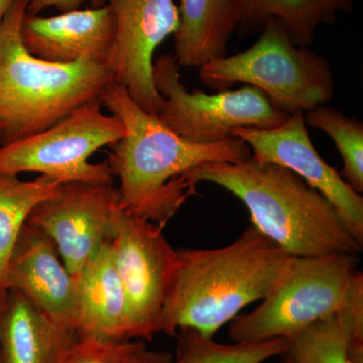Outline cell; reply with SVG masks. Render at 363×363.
Instances as JSON below:
<instances>
[{"label":"cell","mask_w":363,"mask_h":363,"mask_svg":"<svg viewBox=\"0 0 363 363\" xmlns=\"http://www.w3.org/2000/svg\"><path fill=\"white\" fill-rule=\"evenodd\" d=\"M100 102L121 119L124 135L109 145L106 161L119 179V205L124 212L164 228L196 189L184 180L189 169L208 162H240L252 157L238 138L198 143L167 128L143 111L123 86L111 82Z\"/></svg>","instance_id":"obj_1"},{"label":"cell","mask_w":363,"mask_h":363,"mask_svg":"<svg viewBox=\"0 0 363 363\" xmlns=\"http://www.w3.org/2000/svg\"><path fill=\"white\" fill-rule=\"evenodd\" d=\"M177 253L161 332L176 336L179 329L191 328L209 338L243 308L266 297L294 257L252 225L226 247Z\"/></svg>","instance_id":"obj_2"},{"label":"cell","mask_w":363,"mask_h":363,"mask_svg":"<svg viewBox=\"0 0 363 363\" xmlns=\"http://www.w3.org/2000/svg\"><path fill=\"white\" fill-rule=\"evenodd\" d=\"M184 180L196 189L209 182L245 204L260 233L292 257L362 250L336 207L290 169L250 157L240 162H208L189 169Z\"/></svg>","instance_id":"obj_3"},{"label":"cell","mask_w":363,"mask_h":363,"mask_svg":"<svg viewBox=\"0 0 363 363\" xmlns=\"http://www.w3.org/2000/svg\"><path fill=\"white\" fill-rule=\"evenodd\" d=\"M30 0H13L0 23V143L48 130L79 107L100 100L112 81L104 64L44 61L26 51L21 23Z\"/></svg>","instance_id":"obj_4"},{"label":"cell","mask_w":363,"mask_h":363,"mask_svg":"<svg viewBox=\"0 0 363 363\" xmlns=\"http://www.w3.org/2000/svg\"><path fill=\"white\" fill-rule=\"evenodd\" d=\"M203 84L224 91L236 83L262 90L279 111L305 113L334 97L330 63L309 48L300 47L274 18L245 51L208 62L199 68Z\"/></svg>","instance_id":"obj_5"},{"label":"cell","mask_w":363,"mask_h":363,"mask_svg":"<svg viewBox=\"0 0 363 363\" xmlns=\"http://www.w3.org/2000/svg\"><path fill=\"white\" fill-rule=\"evenodd\" d=\"M358 255L350 253L294 257L262 304L230 322L229 338L234 342L289 339L332 316L358 272Z\"/></svg>","instance_id":"obj_6"},{"label":"cell","mask_w":363,"mask_h":363,"mask_svg":"<svg viewBox=\"0 0 363 363\" xmlns=\"http://www.w3.org/2000/svg\"><path fill=\"white\" fill-rule=\"evenodd\" d=\"M102 106L100 100L90 102L48 130L0 145V173H40L61 184L113 182L106 160L89 162L125 133L121 119L104 114Z\"/></svg>","instance_id":"obj_7"},{"label":"cell","mask_w":363,"mask_h":363,"mask_svg":"<svg viewBox=\"0 0 363 363\" xmlns=\"http://www.w3.org/2000/svg\"><path fill=\"white\" fill-rule=\"evenodd\" d=\"M174 54L157 57L152 67L155 86L162 99L160 121L177 135L198 143H215L233 138L238 128L269 130L285 123L262 90L245 85L238 90L207 94L189 92L181 82Z\"/></svg>","instance_id":"obj_8"},{"label":"cell","mask_w":363,"mask_h":363,"mask_svg":"<svg viewBox=\"0 0 363 363\" xmlns=\"http://www.w3.org/2000/svg\"><path fill=\"white\" fill-rule=\"evenodd\" d=\"M162 230L123 209L117 216L111 243L128 297L133 340H150L161 332L162 307L178 257Z\"/></svg>","instance_id":"obj_9"},{"label":"cell","mask_w":363,"mask_h":363,"mask_svg":"<svg viewBox=\"0 0 363 363\" xmlns=\"http://www.w3.org/2000/svg\"><path fill=\"white\" fill-rule=\"evenodd\" d=\"M121 209L113 182H73L62 184L56 195L35 206L26 223L51 238L76 279L100 247L113 240Z\"/></svg>","instance_id":"obj_10"},{"label":"cell","mask_w":363,"mask_h":363,"mask_svg":"<svg viewBox=\"0 0 363 363\" xmlns=\"http://www.w3.org/2000/svg\"><path fill=\"white\" fill-rule=\"evenodd\" d=\"M116 21V37L105 67L143 111L159 116L162 97L152 75L154 54L180 26L173 0H105Z\"/></svg>","instance_id":"obj_11"},{"label":"cell","mask_w":363,"mask_h":363,"mask_svg":"<svg viewBox=\"0 0 363 363\" xmlns=\"http://www.w3.org/2000/svg\"><path fill=\"white\" fill-rule=\"evenodd\" d=\"M231 136L247 143L253 159L290 169L319 191L336 207L355 240L363 245V197L317 152L304 113L291 114L285 123L269 130L235 128Z\"/></svg>","instance_id":"obj_12"},{"label":"cell","mask_w":363,"mask_h":363,"mask_svg":"<svg viewBox=\"0 0 363 363\" xmlns=\"http://www.w3.org/2000/svg\"><path fill=\"white\" fill-rule=\"evenodd\" d=\"M0 290L18 291L52 320L75 330L77 281L54 241L37 226L26 223L21 229Z\"/></svg>","instance_id":"obj_13"},{"label":"cell","mask_w":363,"mask_h":363,"mask_svg":"<svg viewBox=\"0 0 363 363\" xmlns=\"http://www.w3.org/2000/svg\"><path fill=\"white\" fill-rule=\"evenodd\" d=\"M21 37L26 51L44 61L73 64L90 60L105 65L116 37V21L107 4L50 18L26 13Z\"/></svg>","instance_id":"obj_14"},{"label":"cell","mask_w":363,"mask_h":363,"mask_svg":"<svg viewBox=\"0 0 363 363\" xmlns=\"http://www.w3.org/2000/svg\"><path fill=\"white\" fill-rule=\"evenodd\" d=\"M77 332L13 290H0V363H62Z\"/></svg>","instance_id":"obj_15"},{"label":"cell","mask_w":363,"mask_h":363,"mask_svg":"<svg viewBox=\"0 0 363 363\" xmlns=\"http://www.w3.org/2000/svg\"><path fill=\"white\" fill-rule=\"evenodd\" d=\"M79 337L131 341L128 297L117 271L111 241L104 243L76 279Z\"/></svg>","instance_id":"obj_16"},{"label":"cell","mask_w":363,"mask_h":363,"mask_svg":"<svg viewBox=\"0 0 363 363\" xmlns=\"http://www.w3.org/2000/svg\"><path fill=\"white\" fill-rule=\"evenodd\" d=\"M180 26L175 37L179 67L198 68L228 55L240 26L233 0H181Z\"/></svg>","instance_id":"obj_17"},{"label":"cell","mask_w":363,"mask_h":363,"mask_svg":"<svg viewBox=\"0 0 363 363\" xmlns=\"http://www.w3.org/2000/svg\"><path fill=\"white\" fill-rule=\"evenodd\" d=\"M245 35L262 30L269 18L278 21L294 42L309 48L317 30L331 26L342 13H352L354 0H233Z\"/></svg>","instance_id":"obj_18"},{"label":"cell","mask_w":363,"mask_h":363,"mask_svg":"<svg viewBox=\"0 0 363 363\" xmlns=\"http://www.w3.org/2000/svg\"><path fill=\"white\" fill-rule=\"evenodd\" d=\"M61 185L44 175L23 181L16 174L0 173V281L28 216L40 203L56 195Z\"/></svg>","instance_id":"obj_19"},{"label":"cell","mask_w":363,"mask_h":363,"mask_svg":"<svg viewBox=\"0 0 363 363\" xmlns=\"http://www.w3.org/2000/svg\"><path fill=\"white\" fill-rule=\"evenodd\" d=\"M173 363H264L289 348L286 338L221 344L191 328L179 329Z\"/></svg>","instance_id":"obj_20"},{"label":"cell","mask_w":363,"mask_h":363,"mask_svg":"<svg viewBox=\"0 0 363 363\" xmlns=\"http://www.w3.org/2000/svg\"><path fill=\"white\" fill-rule=\"evenodd\" d=\"M306 124L324 131L342 157L341 176L353 190L363 192V123L328 105H319L304 113Z\"/></svg>","instance_id":"obj_21"},{"label":"cell","mask_w":363,"mask_h":363,"mask_svg":"<svg viewBox=\"0 0 363 363\" xmlns=\"http://www.w3.org/2000/svg\"><path fill=\"white\" fill-rule=\"evenodd\" d=\"M294 363H350L335 314L320 320L288 339Z\"/></svg>","instance_id":"obj_22"},{"label":"cell","mask_w":363,"mask_h":363,"mask_svg":"<svg viewBox=\"0 0 363 363\" xmlns=\"http://www.w3.org/2000/svg\"><path fill=\"white\" fill-rule=\"evenodd\" d=\"M350 363H363V274L353 277L335 312Z\"/></svg>","instance_id":"obj_23"},{"label":"cell","mask_w":363,"mask_h":363,"mask_svg":"<svg viewBox=\"0 0 363 363\" xmlns=\"http://www.w3.org/2000/svg\"><path fill=\"white\" fill-rule=\"evenodd\" d=\"M140 341L79 337L62 363H124Z\"/></svg>","instance_id":"obj_24"},{"label":"cell","mask_w":363,"mask_h":363,"mask_svg":"<svg viewBox=\"0 0 363 363\" xmlns=\"http://www.w3.org/2000/svg\"><path fill=\"white\" fill-rule=\"evenodd\" d=\"M85 2H89L93 7L104 6L106 4L105 0H30L26 13L39 14L40 11L49 7H55L61 13H68L79 9V7Z\"/></svg>","instance_id":"obj_25"},{"label":"cell","mask_w":363,"mask_h":363,"mask_svg":"<svg viewBox=\"0 0 363 363\" xmlns=\"http://www.w3.org/2000/svg\"><path fill=\"white\" fill-rule=\"evenodd\" d=\"M124 363H173V355L166 351L150 350L140 340Z\"/></svg>","instance_id":"obj_26"},{"label":"cell","mask_w":363,"mask_h":363,"mask_svg":"<svg viewBox=\"0 0 363 363\" xmlns=\"http://www.w3.org/2000/svg\"><path fill=\"white\" fill-rule=\"evenodd\" d=\"M11 1H13V0H0V23H1L4 13H6L9 4H11Z\"/></svg>","instance_id":"obj_27"},{"label":"cell","mask_w":363,"mask_h":363,"mask_svg":"<svg viewBox=\"0 0 363 363\" xmlns=\"http://www.w3.org/2000/svg\"><path fill=\"white\" fill-rule=\"evenodd\" d=\"M279 358H281L279 363H294L293 360L291 359V357H289V354L286 352L284 353V354H281Z\"/></svg>","instance_id":"obj_28"},{"label":"cell","mask_w":363,"mask_h":363,"mask_svg":"<svg viewBox=\"0 0 363 363\" xmlns=\"http://www.w3.org/2000/svg\"><path fill=\"white\" fill-rule=\"evenodd\" d=\"M2 128H4V126H2V124H0V131L2 130Z\"/></svg>","instance_id":"obj_29"}]
</instances>
